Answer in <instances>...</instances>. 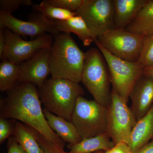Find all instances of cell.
<instances>
[{"mask_svg":"<svg viewBox=\"0 0 153 153\" xmlns=\"http://www.w3.org/2000/svg\"><path fill=\"white\" fill-rule=\"evenodd\" d=\"M98 38L115 28L113 0H83L76 11Z\"/></svg>","mask_w":153,"mask_h":153,"instance_id":"9","label":"cell"},{"mask_svg":"<svg viewBox=\"0 0 153 153\" xmlns=\"http://www.w3.org/2000/svg\"><path fill=\"white\" fill-rule=\"evenodd\" d=\"M130 108L137 122L146 114L153 105V77L143 74L134 85L129 96Z\"/></svg>","mask_w":153,"mask_h":153,"instance_id":"13","label":"cell"},{"mask_svg":"<svg viewBox=\"0 0 153 153\" xmlns=\"http://www.w3.org/2000/svg\"><path fill=\"white\" fill-rule=\"evenodd\" d=\"M134 153H153V138L149 142Z\"/></svg>","mask_w":153,"mask_h":153,"instance_id":"31","label":"cell"},{"mask_svg":"<svg viewBox=\"0 0 153 153\" xmlns=\"http://www.w3.org/2000/svg\"><path fill=\"white\" fill-rule=\"evenodd\" d=\"M38 142L44 153H69L65 152L64 149L49 141L41 134L38 138Z\"/></svg>","mask_w":153,"mask_h":153,"instance_id":"27","label":"cell"},{"mask_svg":"<svg viewBox=\"0 0 153 153\" xmlns=\"http://www.w3.org/2000/svg\"><path fill=\"white\" fill-rule=\"evenodd\" d=\"M31 0H1L0 11L12 13L21 6H33Z\"/></svg>","mask_w":153,"mask_h":153,"instance_id":"25","label":"cell"},{"mask_svg":"<svg viewBox=\"0 0 153 153\" xmlns=\"http://www.w3.org/2000/svg\"><path fill=\"white\" fill-rule=\"evenodd\" d=\"M19 64L5 59L0 63V91L8 92L18 84Z\"/></svg>","mask_w":153,"mask_h":153,"instance_id":"21","label":"cell"},{"mask_svg":"<svg viewBox=\"0 0 153 153\" xmlns=\"http://www.w3.org/2000/svg\"><path fill=\"white\" fill-rule=\"evenodd\" d=\"M38 90L30 83H18L0 101V118L17 120L35 129L46 139L64 149L65 143L44 116Z\"/></svg>","mask_w":153,"mask_h":153,"instance_id":"1","label":"cell"},{"mask_svg":"<svg viewBox=\"0 0 153 153\" xmlns=\"http://www.w3.org/2000/svg\"><path fill=\"white\" fill-rule=\"evenodd\" d=\"M127 102L111 89V102L107 108V133L114 144L128 143L137 120Z\"/></svg>","mask_w":153,"mask_h":153,"instance_id":"7","label":"cell"},{"mask_svg":"<svg viewBox=\"0 0 153 153\" xmlns=\"http://www.w3.org/2000/svg\"><path fill=\"white\" fill-rule=\"evenodd\" d=\"M0 28L8 29L21 36L35 38L47 33L54 36L60 33L49 27L37 11L30 15L28 21L20 20L10 13L0 11Z\"/></svg>","mask_w":153,"mask_h":153,"instance_id":"11","label":"cell"},{"mask_svg":"<svg viewBox=\"0 0 153 153\" xmlns=\"http://www.w3.org/2000/svg\"><path fill=\"white\" fill-rule=\"evenodd\" d=\"M85 56L81 82L94 100L107 108L111 102V90L106 61L97 48H91Z\"/></svg>","mask_w":153,"mask_h":153,"instance_id":"4","label":"cell"},{"mask_svg":"<svg viewBox=\"0 0 153 153\" xmlns=\"http://www.w3.org/2000/svg\"><path fill=\"white\" fill-rule=\"evenodd\" d=\"M43 112L50 127L64 143L73 145L82 140L77 129L71 121L57 116L45 108L43 109Z\"/></svg>","mask_w":153,"mask_h":153,"instance_id":"17","label":"cell"},{"mask_svg":"<svg viewBox=\"0 0 153 153\" xmlns=\"http://www.w3.org/2000/svg\"><path fill=\"white\" fill-rule=\"evenodd\" d=\"M115 144L107 133L82 139L76 144L68 145L69 153H94L106 152Z\"/></svg>","mask_w":153,"mask_h":153,"instance_id":"19","label":"cell"},{"mask_svg":"<svg viewBox=\"0 0 153 153\" xmlns=\"http://www.w3.org/2000/svg\"><path fill=\"white\" fill-rule=\"evenodd\" d=\"M125 29L144 36L153 34V0H148L134 19Z\"/></svg>","mask_w":153,"mask_h":153,"instance_id":"20","label":"cell"},{"mask_svg":"<svg viewBox=\"0 0 153 153\" xmlns=\"http://www.w3.org/2000/svg\"><path fill=\"white\" fill-rule=\"evenodd\" d=\"M16 121L15 120L0 118V143L1 144L7 139L13 135Z\"/></svg>","mask_w":153,"mask_h":153,"instance_id":"26","label":"cell"},{"mask_svg":"<svg viewBox=\"0 0 153 153\" xmlns=\"http://www.w3.org/2000/svg\"><path fill=\"white\" fill-rule=\"evenodd\" d=\"M144 36L125 29L114 28L97 40L107 51L123 60L137 62Z\"/></svg>","mask_w":153,"mask_h":153,"instance_id":"8","label":"cell"},{"mask_svg":"<svg viewBox=\"0 0 153 153\" xmlns=\"http://www.w3.org/2000/svg\"><path fill=\"white\" fill-rule=\"evenodd\" d=\"M71 122L82 139L107 132V108L94 100L79 96L71 116Z\"/></svg>","mask_w":153,"mask_h":153,"instance_id":"6","label":"cell"},{"mask_svg":"<svg viewBox=\"0 0 153 153\" xmlns=\"http://www.w3.org/2000/svg\"><path fill=\"white\" fill-rule=\"evenodd\" d=\"M144 74L153 77V65L149 67L145 68Z\"/></svg>","mask_w":153,"mask_h":153,"instance_id":"32","label":"cell"},{"mask_svg":"<svg viewBox=\"0 0 153 153\" xmlns=\"http://www.w3.org/2000/svg\"><path fill=\"white\" fill-rule=\"evenodd\" d=\"M94 43L106 61L113 90L127 102L137 80L144 74L145 68L138 62H131L112 55L99 43Z\"/></svg>","mask_w":153,"mask_h":153,"instance_id":"5","label":"cell"},{"mask_svg":"<svg viewBox=\"0 0 153 153\" xmlns=\"http://www.w3.org/2000/svg\"><path fill=\"white\" fill-rule=\"evenodd\" d=\"M103 153H133L128 143L125 142L117 143L109 150Z\"/></svg>","mask_w":153,"mask_h":153,"instance_id":"29","label":"cell"},{"mask_svg":"<svg viewBox=\"0 0 153 153\" xmlns=\"http://www.w3.org/2000/svg\"><path fill=\"white\" fill-rule=\"evenodd\" d=\"M4 33L7 43L4 59L17 64L26 61L40 49L51 48L54 40L53 35L48 33L30 41L24 40L7 28Z\"/></svg>","mask_w":153,"mask_h":153,"instance_id":"10","label":"cell"},{"mask_svg":"<svg viewBox=\"0 0 153 153\" xmlns=\"http://www.w3.org/2000/svg\"><path fill=\"white\" fill-rule=\"evenodd\" d=\"M153 138V105L149 112L138 120L132 129L128 144L133 153Z\"/></svg>","mask_w":153,"mask_h":153,"instance_id":"16","label":"cell"},{"mask_svg":"<svg viewBox=\"0 0 153 153\" xmlns=\"http://www.w3.org/2000/svg\"><path fill=\"white\" fill-rule=\"evenodd\" d=\"M33 8L45 19L52 21H65L76 16L75 12L54 7L44 1L40 4L33 5Z\"/></svg>","mask_w":153,"mask_h":153,"instance_id":"22","label":"cell"},{"mask_svg":"<svg viewBox=\"0 0 153 153\" xmlns=\"http://www.w3.org/2000/svg\"><path fill=\"white\" fill-rule=\"evenodd\" d=\"M53 36L49 57L52 78L67 79L79 83L81 82L85 53L69 33H60Z\"/></svg>","mask_w":153,"mask_h":153,"instance_id":"2","label":"cell"},{"mask_svg":"<svg viewBox=\"0 0 153 153\" xmlns=\"http://www.w3.org/2000/svg\"><path fill=\"white\" fill-rule=\"evenodd\" d=\"M50 48L38 50L26 61L19 64L18 83H30L41 87L51 74L49 57Z\"/></svg>","mask_w":153,"mask_h":153,"instance_id":"12","label":"cell"},{"mask_svg":"<svg viewBox=\"0 0 153 153\" xmlns=\"http://www.w3.org/2000/svg\"><path fill=\"white\" fill-rule=\"evenodd\" d=\"M45 2L54 7L76 12L82 5L83 0H44Z\"/></svg>","mask_w":153,"mask_h":153,"instance_id":"24","label":"cell"},{"mask_svg":"<svg viewBox=\"0 0 153 153\" xmlns=\"http://www.w3.org/2000/svg\"><path fill=\"white\" fill-rule=\"evenodd\" d=\"M104 152H95L94 153H103Z\"/></svg>","mask_w":153,"mask_h":153,"instance_id":"33","label":"cell"},{"mask_svg":"<svg viewBox=\"0 0 153 153\" xmlns=\"http://www.w3.org/2000/svg\"><path fill=\"white\" fill-rule=\"evenodd\" d=\"M40 134L35 129L25 124L16 121L13 135L26 153H44L38 142Z\"/></svg>","mask_w":153,"mask_h":153,"instance_id":"18","label":"cell"},{"mask_svg":"<svg viewBox=\"0 0 153 153\" xmlns=\"http://www.w3.org/2000/svg\"><path fill=\"white\" fill-rule=\"evenodd\" d=\"M7 146V153H26L14 136L9 138Z\"/></svg>","mask_w":153,"mask_h":153,"instance_id":"28","label":"cell"},{"mask_svg":"<svg viewBox=\"0 0 153 153\" xmlns=\"http://www.w3.org/2000/svg\"><path fill=\"white\" fill-rule=\"evenodd\" d=\"M50 21L52 27L59 33L76 34L85 47L97 39L84 20L77 15L65 21Z\"/></svg>","mask_w":153,"mask_h":153,"instance_id":"14","label":"cell"},{"mask_svg":"<svg viewBox=\"0 0 153 153\" xmlns=\"http://www.w3.org/2000/svg\"><path fill=\"white\" fill-rule=\"evenodd\" d=\"M148 0H113L115 27L125 29L134 19Z\"/></svg>","mask_w":153,"mask_h":153,"instance_id":"15","label":"cell"},{"mask_svg":"<svg viewBox=\"0 0 153 153\" xmlns=\"http://www.w3.org/2000/svg\"><path fill=\"white\" fill-rule=\"evenodd\" d=\"M5 29L0 28V59L2 61L4 59L7 43L5 36Z\"/></svg>","mask_w":153,"mask_h":153,"instance_id":"30","label":"cell"},{"mask_svg":"<svg viewBox=\"0 0 153 153\" xmlns=\"http://www.w3.org/2000/svg\"><path fill=\"white\" fill-rule=\"evenodd\" d=\"M137 62L145 68L153 65V34L144 37L141 51Z\"/></svg>","mask_w":153,"mask_h":153,"instance_id":"23","label":"cell"},{"mask_svg":"<svg viewBox=\"0 0 153 153\" xmlns=\"http://www.w3.org/2000/svg\"><path fill=\"white\" fill-rule=\"evenodd\" d=\"M38 92L44 108L69 121L77 98L85 94L79 83L52 77L46 80Z\"/></svg>","mask_w":153,"mask_h":153,"instance_id":"3","label":"cell"}]
</instances>
